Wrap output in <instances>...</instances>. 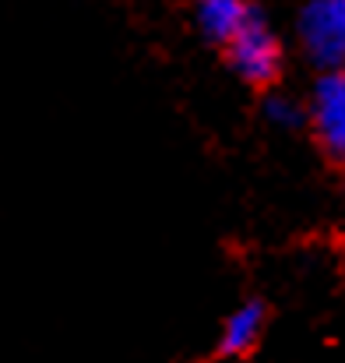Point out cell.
I'll list each match as a JSON object with an SVG mask.
<instances>
[{
    "label": "cell",
    "mask_w": 345,
    "mask_h": 363,
    "mask_svg": "<svg viewBox=\"0 0 345 363\" xmlns=\"http://www.w3.org/2000/svg\"><path fill=\"white\" fill-rule=\"evenodd\" d=\"M226 53H230L232 71L247 85H271L282 71V43L257 7L239 25V32L226 43Z\"/></svg>",
    "instance_id": "1"
},
{
    "label": "cell",
    "mask_w": 345,
    "mask_h": 363,
    "mask_svg": "<svg viewBox=\"0 0 345 363\" xmlns=\"http://www.w3.org/2000/svg\"><path fill=\"white\" fill-rule=\"evenodd\" d=\"M303 53L321 71L345 67V0H310L296 21Z\"/></svg>",
    "instance_id": "2"
},
{
    "label": "cell",
    "mask_w": 345,
    "mask_h": 363,
    "mask_svg": "<svg viewBox=\"0 0 345 363\" xmlns=\"http://www.w3.org/2000/svg\"><path fill=\"white\" fill-rule=\"evenodd\" d=\"M307 121L317 134V145L335 159L345 162V67L324 71L310 92Z\"/></svg>",
    "instance_id": "3"
},
{
    "label": "cell",
    "mask_w": 345,
    "mask_h": 363,
    "mask_svg": "<svg viewBox=\"0 0 345 363\" xmlns=\"http://www.w3.org/2000/svg\"><path fill=\"white\" fill-rule=\"evenodd\" d=\"M268 325V307L261 300H247L236 311L226 314L222 328H219V357H247L254 353V346L261 342Z\"/></svg>",
    "instance_id": "4"
},
{
    "label": "cell",
    "mask_w": 345,
    "mask_h": 363,
    "mask_svg": "<svg viewBox=\"0 0 345 363\" xmlns=\"http://www.w3.org/2000/svg\"><path fill=\"white\" fill-rule=\"evenodd\" d=\"M250 0H194V18L205 39L212 43H230L239 32V25L250 18Z\"/></svg>",
    "instance_id": "5"
},
{
    "label": "cell",
    "mask_w": 345,
    "mask_h": 363,
    "mask_svg": "<svg viewBox=\"0 0 345 363\" xmlns=\"http://www.w3.org/2000/svg\"><path fill=\"white\" fill-rule=\"evenodd\" d=\"M264 117L275 127H282V130H296L300 123L307 121V110L296 99H289V96H268L264 99Z\"/></svg>",
    "instance_id": "6"
}]
</instances>
